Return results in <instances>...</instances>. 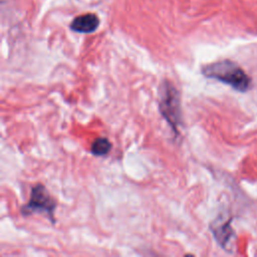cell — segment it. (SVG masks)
Returning <instances> with one entry per match:
<instances>
[{
    "label": "cell",
    "instance_id": "1",
    "mask_svg": "<svg viewBox=\"0 0 257 257\" xmlns=\"http://www.w3.org/2000/svg\"><path fill=\"white\" fill-rule=\"evenodd\" d=\"M202 73L208 78L226 83L242 92L250 89L252 85L250 76L237 63L229 59L216 61L203 66Z\"/></svg>",
    "mask_w": 257,
    "mask_h": 257
},
{
    "label": "cell",
    "instance_id": "4",
    "mask_svg": "<svg viewBox=\"0 0 257 257\" xmlns=\"http://www.w3.org/2000/svg\"><path fill=\"white\" fill-rule=\"evenodd\" d=\"M98 25V17L93 13H87L74 18L70 24V28L79 33H91L97 29Z\"/></svg>",
    "mask_w": 257,
    "mask_h": 257
},
{
    "label": "cell",
    "instance_id": "6",
    "mask_svg": "<svg viewBox=\"0 0 257 257\" xmlns=\"http://www.w3.org/2000/svg\"><path fill=\"white\" fill-rule=\"evenodd\" d=\"M110 150H111V143L106 138H103V137L95 139L90 148L92 155L97 157L106 155Z\"/></svg>",
    "mask_w": 257,
    "mask_h": 257
},
{
    "label": "cell",
    "instance_id": "5",
    "mask_svg": "<svg viewBox=\"0 0 257 257\" xmlns=\"http://www.w3.org/2000/svg\"><path fill=\"white\" fill-rule=\"evenodd\" d=\"M213 234L216 238V240L222 245L224 248H226L227 243L230 240V237L232 235V230L230 228V224L226 223L221 226H216V228H212Z\"/></svg>",
    "mask_w": 257,
    "mask_h": 257
},
{
    "label": "cell",
    "instance_id": "2",
    "mask_svg": "<svg viewBox=\"0 0 257 257\" xmlns=\"http://www.w3.org/2000/svg\"><path fill=\"white\" fill-rule=\"evenodd\" d=\"M159 95V108L161 114L171 125L175 134L179 135V126L182 120L179 91L172 82L165 80L160 86Z\"/></svg>",
    "mask_w": 257,
    "mask_h": 257
},
{
    "label": "cell",
    "instance_id": "3",
    "mask_svg": "<svg viewBox=\"0 0 257 257\" xmlns=\"http://www.w3.org/2000/svg\"><path fill=\"white\" fill-rule=\"evenodd\" d=\"M55 208V200L50 196V194L43 185L37 184L34 187H32L29 201L27 204L22 206L21 214L23 216H29L37 212H43L46 213L51 222L54 223Z\"/></svg>",
    "mask_w": 257,
    "mask_h": 257
}]
</instances>
